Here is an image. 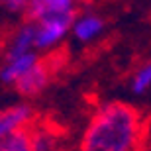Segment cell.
<instances>
[{
  "label": "cell",
  "instance_id": "obj_1",
  "mask_svg": "<svg viewBox=\"0 0 151 151\" xmlns=\"http://www.w3.org/2000/svg\"><path fill=\"white\" fill-rule=\"evenodd\" d=\"M145 124L137 108L126 102H104L90 114L78 151H143Z\"/></svg>",
  "mask_w": 151,
  "mask_h": 151
},
{
  "label": "cell",
  "instance_id": "obj_2",
  "mask_svg": "<svg viewBox=\"0 0 151 151\" xmlns=\"http://www.w3.org/2000/svg\"><path fill=\"white\" fill-rule=\"evenodd\" d=\"M75 14L77 12L49 14V16L32 20L34 22V34H35V51L41 55L55 51L71 35V24H73Z\"/></svg>",
  "mask_w": 151,
  "mask_h": 151
},
{
  "label": "cell",
  "instance_id": "obj_3",
  "mask_svg": "<svg viewBox=\"0 0 151 151\" xmlns=\"http://www.w3.org/2000/svg\"><path fill=\"white\" fill-rule=\"evenodd\" d=\"M41 61H43V55L37 53V51H24V53L4 55V59L0 63V83L4 86L14 88Z\"/></svg>",
  "mask_w": 151,
  "mask_h": 151
},
{
  "label": "cell",
  "instance_id": "obj_4",
  "mask_svg": "<svg viewBox=\"0 0 151 151\" xmlns=\"http://www.w3.org/2000/svg\"><path fill=\"white\" fill-rule=\"evenodd\" d=\"M106 29V20L98 12H77L71 24V37L77 43H92L100 37Z\"/></svg>",
  "mask_w": 151,
  "mask_h": 151
},
{
  "label": "cell",
  "instance_id": "obj_5",
  "mask_svg": "<svg viewBox=\"0 0 151 151\" xmlns=\"http://www.w3.org/2000/svg\"><path fill=\"white\" fill-rule=\"evenodd\" d=\"M35 124V112L28 102H16L0 110V137L14 132H26Z\"/></svg>",
  "mask_w": 151,
  "mask_h": 151
},
{
  "label": "cell",
  "instance_id": "obj_6",
  "mask_svg": "<svg viewBox=\"0 0 151 151\" xmlns=\"http://www.w3.org/2000/svg\"><path fill=\"white\" fill-rule=\"evenodd\" d=\"M49 83H51V65L43 59L34 71H29L12 90H16L18 94L24 96V98H32V96L41 94L49 86Z\"/></svg>",
  "mask_w": 151,
  "mask_h": 151
},
{
  "label": "cell",
  "instance_id": "obj_7",
  "mask_svg": "<svg viewBox=\"0 0 151 151\" xmlns=\"http://www.w3.org/2000/svg\"><path fill=\"white\" fill-rule=\"evenodd\" d=\"M77 0H32L26 20H37L49 14H65V12H77Z\"/></svg>",
  "mask_w": 151,
  "mask_h": 151
},
{
  "label": "cell",
  "instance_id": "obj_8",
  "mask_svg": "<svg viewBox=\"0 0 151 151\" xmlns=\"http://www.w3.org/2000/svg\"><path fill=\"white\" fill-rule=\"evenodd\" d=\"M29 143L34 151H59L61 141L57 137V134L47 126H32L28 129Z\"/></svg>",
  "mask_w": 151,
  "mask_h": 151
},
{
  "label": "cell",
  "instance_id": "obj_9",
  "mask_svg": "<svg viewBox=\"0 0 151 151\" xmlns=\"http://www.w3.org/2000/svg\"><path fill=\"white\" fill-rule=\"evenodd\" d=\"M129 90L135 96H141L151 90V59L145 63H141L135 69V73L129 78Z\"/></svg>",
  "mask_w": 151,
  "mask_h": 151
},
{
  "label": "cell",
  "instance_id": "obj_10",
  "mask_svg": "<svg viewBox=\"0 0 151 151\" xmlns=\"http://www.w3.org/2000/svg\"><path fill=\"white\" fill-rule=\"evenodd\" d=\"M0 151H34L32 143H29L28 129L2 135L0 137Z\"/></svg>",
  "mask_w": 151,
  "mask_h": 151
},
{
  "label": "cell",
  "instance_id": "obj_11",
  "mask_svg": "<svg viewBox=\"0 0 151 151\" xmlns=\"http://www.w3.org/2000/svg\"><path fill=\"white\" fill-rule=\"evenodd\" d=\"M32 0H0V6L10 14H26Z\"/></svg>",
  "mask_w": 151,
  "mask_h": 151
},
{
  "label": "cell",
  "instance_id": "obj_12",
  "mask_svg": "<svg viewBox=\"0 0 151 151\" xmlns=\"http://www.w3.org/2000/svg\"><path fill=\"white\" fill-rule=\"evenodd\" d=\"M77 2H78V4H81V2H88V0H77Z\"/></svg>",
  "mask_w": 151,
  "mask_h": 151
},
{
  "label": "cell",
  "instance_id": "obj_13",
  "mask_svg": "<svg viewBox=\"0 0 151 151\" xmlns=\"http://www.w3.org/2000/svg\"><path fill=\"white\" fill-rule=\"evenodd\" d=\"M143 151H151V149H147V147H145V149H143Z\"/></svg>",
  "mask_w": 151,
  "mask_h": 151
}]
</instances>
